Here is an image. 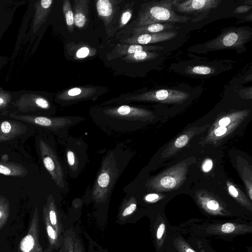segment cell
<instances>
[{
  "label": "cell",
  "instance_id": "cell-41",
  "mask_svg": "<svg viewBox=\"0 0 252 252\" xmlns=\"http://www.w3.org/2000/svg\"><path fill=\"white\" fill-rule=\"evenodd\" d=\"M8 103V99L3 95H0V109L4 108Z\"/></svg>",
  "mask_w": 252,
  "mask_h": 252
},
{
  "label": "cell",
  "instance_id": "cell-9",
  "mask_svg": "<svg viewBox=\"0 0 252 252\" xmlns=\"http://www.w3.org/2000/svg\"><path fill=\"white\" fill-rule=\"evenodd\" d=\"M39 226L37 208H35L27 234L21 240L17 252H50L43 251L39 240Z\"/></svg>",
  "mask_w": 252,
  "mask_h": 252
},
{
  "label": "cell",
  "instance_id": "cell-36",
  "mask_svg": "<svg viewBox=\"0 0 252 252\" xmlns=\"http://www.w3.org/2000/svg\"><path fill=\"white\" fill-rule=\"evenodd\" d=\"M90 49L86 46L80 48L76 52L75 56L78 59H84L90 54Z\"/></svg>",
  "mask_w": 252,
  "mask_h": 252
},
{
  "label": "cell",
  "instance_id": "cell-1",
  "mask_svg": "<svg viewBox=\"0 0 252 252\" xmlns=\"http://www.w3.org/2000/svg\"><path fill=\"white\" fill-rule=\"evenodd\" d=\"M96 116H94L95 123L117 131H130L137 123L152 121L154 114L142 108L121 105L103 109Z\"/></svg>",
  "mask_w": 252,
  "mask_h": 252
},
{
  "label": "cell",
  "instance_id": "cell-33",
  "mask_svg": "<svg viewBox=\"0 0 252 252\" xmlns=\"http://www.w3.org/2000/svg\"><path fill=\"white\" fill-rule=\"evenodd\" d=\"M173 245L177 252H197L181 236H175Z\"/></svg>",
  "mask_w": 252,
  "mask_h": 252
},
{
  "label": "cell",
  "instance_id": "cell-15",
  "mask_svg": "<svg viewBox=\"0 0 252 252\" xmlns=\"http://www.w3.org/2000/svg\"><path fill=\"white\" fill-rule=\"evenodd\" d=\"M177 35V32L175 31L146 33L133 35L125 40L124 42L127 44L147 45L170 40Z\"/></svg>",
  "mask_w": 252,
  "mask_h": 252
},
{
  "label": "cell",
  "instance_id": "cell-24",
  "mask_svg": "<svg viewBox=\"0 0 252 252\" xmlns=\"http://www.w3.org/2000/svg\"><path fill=\"white\" fill-rule=\"evenodd\" d=\"M177 27L172 23L152 24L133 30V35H138L146 33H155L166 31H173Z\"/></svg>",
  "mask_w": 252,
  "mask_h": 252
},
{
  "label": "cell",
  "instance_id": "cell-40",
  "mask_svg": "<svg viewBox=\"0 0 252 252\" xmlns=\"http://www.w3.org/2000/svg\"><path fill=\"white\" fill-rule=\"evenodd\" d=\"M252 8L251 6L242 5L236 8L233 11L235 13H241L248 11Z\"/></svg>",
  "mask_w": 252,
  "mask_h": 252
},
{
  "label": "cell",
  "instance_id": "cell-27",
  "mask_svg": "<svg viewBox=\"0 0 252 252\" xmlns=\"http://www.w3.org/2000/svg\"><path fill=\"white\" fill-rule=\"evenodd\" d=\"M228 191L230 195L235 198L241 205L249 210L252 211V202L249 200L246 195L237 188L229 182H227Z\"/></svg>",
  "mask_w": 252,
  "mask_h": 252
},
{
  "label": "cell",
  "instance_id": "cell-6",
  "mask_svg": "<svg viewBox=\"0 0 252 252\" xmlns=\"http://www.w3.org/2000/svg\"><path fill=\"white\" fill-rule=\"evenodd\" d=\"M189 97V94L183 91L174 89H160L141 94H128L122 97L121 101L130 102H158L169 104H182Z\"/></svg>",
  "mask_w": 252,
  "mask_h": 252
},
{
  "label": "cell",
  "instance_id": "cell-14",
  "mask_svg": "<svg viewBox=\"0 0 252 252\" xmlns=\"http://www.w3.org/2000/svg\"><path fill=\"white\" fill-rule=\"evenodd\" d=\"M220 2V0H178L173 7L180 13L200 12L215 8Z\"/></svg>",
  "mask_w": 252,
  "mask_h": 252
},
{
  "label": "cell",
  "instance_id": "cell-25",
  "mask_svg": "<svg viewBox=\"0 0 252 252\" xmlns=\"http://www.w3.org/2000/svg\"><path fill=\"white\" fill-rule=\"evenodd\" d=\"M0 174L5 176L23 177L27 175L28 171L20 164L0 161Z\"/></svg>",
  "mask_w": 252,
  "mask_h": 252
},
{
  "label": "cell",
  "instance_id": "cell-35",
  "mask_svg": "<svg viewBox=\"0 0 252 252\" xmlns=\"http://www.w3.org/2000/svg\"><path fill=\"white\" fill-rule=\"evenodd\" d=\"M132 12L131 8H127L122 13L120 19L119 28H123L128 22L132 17Z\"/></svg>",
  "mask_w": 252,
  "mask_h": 252
},
{
  "label": "cell",
  "instance_id": "cell-12",
  "mask_svg": "<svg viewBox=\"0 0 252 252\" xmlns=\"http://www.w3.org/2000/svg\"><path fill=\"white\" fill-rule=\"evenodd\" d=\"M96 88L94 87H74L59 94L57 99L63 105H69L79 101L93 99L96 95Z\"/></svg>",
  "mask_w": 252,
  "mask_h": 252
},
{
  "label": "cell",
  "instance_id": "cell-34",
  "mask_svg": "<svg viewBox=\"0 0 252 252\" xmlns=\"http://www.w3.org/2000/svg\"><path fill=\"white\" fill-rule=\"evenodd\" d=\"M215 69L210 66L205 65H197L191 67L189 70L190 73L199 75H207L213 73Z\"/></svg>",
  "mask_w": 252,
  "mask_h": 252
},
{
  "label": "cell",
  "instance_id": "cell-29",
  "mask_svg": "<svg viewBox=\"0 0 252 252\" xmlns=\"http://www.w3.org/2000/svg\"><path fill=\"white\" fill-rule=\"evenodd\" d=\"M75 151L72 148H67L65 150V157L69 170L74 173L79 171L80 168V159Z\"/></svg>",
  "mask_w": 252,
  "mask_h": 252
},
{
  "label": "cell",
  "instance_id": "cell-8",
  "mask_svg": "<svg viewBox=\"0 0 252 252\" xmlns=\"http://www.w3.org/2000/svg\"><path fill=\"white\" fill-rule=\"evenodd\" d=\"M252 32L239 27L228 30L206 44L210 49L218 50L241 47L251 37Z\"/></svg>",
  "mask_w": 252,
  "mask_h": 252
},
{
  "label": "cell",
  "instance_id": "cell-3",
  "mask_svg": "<svg viewBox=\"0 0 252 252\" xmlns=\"http://www.w3.org/2000/svg\"><path fill=\"white\" fill-rule=\"evenodd\" d=\"M120 165L111 152L103 160L92 190L93 198L98 203L104 202L120 176Z\"/></svg>",
  "mask_w": 252,
  "mask_h": 252
},
{
  "label": "cell",
  "instance_id": "cell-28",
  "mask_svg": "<svg viewBox=\"0 0 252 252\" xmlns=\"http://www.w3.org/2000/svg\"><path fill=\"white\" fill-rule=\"evenodd\" d=\"M158 57V54L150 51H141L125 56L122 60L128 62H139L148 61Z\"/></svg>",
  "mask_w": 252,
  "mask_h": 252
},
{
  "label": "cell",
  "instance_id": "cell-20",
  "mask_svg": "<svg viewBox=\"0 0 252 252\" xmlns=\"http://www.w3.org/2000/svg\"><path fill=\"white\" fill-rule=\"evenodd\" d=\"M122 0H98L95 1L97 14L106 25L110 23L116 7Z\"/></svg>",
  "mask_w": 252,
  "mask_h": 252
},
{
  "label": "cell",
  "instance_id": "cell-16",
  "mask_svg": "<svg viewBox=\"0 0 252 252\" xmlns=\"http://www.w3.org/2000/svg\"><path fill=\"white\" fill-rule=\"evenodd\" d=\"M243 121L238 120L228 125L225 124L210 128L209 133L202 139L201 144H215L233 132Z\"/></svg>",
  "mask_w": 252,
  "mask_h": 252
},
{
  "label": "cell",
  "instance_id": "cell-42",
  "mask_svg": "<svg viewBox=\"0 0 252 252\" xmlns=\"http://www.w3.org/2000/svg\"><path fill=\"white\" fill-rule=\"evenodd\" d=\"M8 159V156L7 155H3L1 157V161H4V162H6V161H7Z\"/></svg>",
  "mask_w": 252,
  "mask_h": 252
},
{
  "label": "cell",
  "instance_id": "cell-30",
  "mask_svg": "<svg viewBox=\"0 0 252 252\" xmlns=\"http://www.w3.org/2000/svg\"><path fill=\"white\" fill-rule=\"evenodd\" d=\"M63 11L65 18L68 31L72 33L74 31V19L70 0H64L63 3Z\"/></svg>",
  "mask_w": 252,
  "mask_h": 252
},
{
  "label": "cell",
  "instance_id": "cell-31",
  "mask_svg": "<svg viewBox=\"0 0 252 252\" xmlns=\"http://www.w3.org/2000/svg\"><path fill=\"white\" fill-rule=\"evenodd\" d=\"M73 232L67 230L64 233L63 244L60 252H75L74 241L75 237Z\"/></svg>",
  "mask_w": 252,
  "mask_h": 252
},
{
  "label": "cell",
  "instance_id": "cell-26",
  "mask_svg": "<svg viewBox=\"0 0 252 252\" xmlns=\"http://www.w3.org/2000/svg\"><path fill=\"white\" fill-rule=\"evenodd\" d=\"M137 208V201L135 198L130 197L122 205L118 218L121 221H124L129 218Z\"/></svg>",
  "mask_w": 252,
  "mask_h": 252
},
{
  "label": "cell",
  "instance_id": "cell-43",
  "mask_svg": "<svg viewBox=\"0 0 252 252\" xmlns=\"http://www.w3.org/2000/svg\"><path fill=\"white\" fill-rule=\"evenodd\" d=\"M200 252H206L203 249H200Z\"/></svg>",
  "mask_w": 252,
  "mask_h": 252
},
{
  "label": "cell",
  "instance_id": "cell-4",
  "mask_svg": "<svg viewBox=\"0 0 252 252\" xmlns=\"http://www.w3.org/2000/svg\"><path fill=\"white\" fill-rule=\"evenodd\" d=\"M10 117L32 125L49 129L60 138L64 139L68 134V130L72 126L84 120L79 116L51 117L32 115H16L10 114Z\"/></svg>",
  "mask_w": 252,
  "mask_h": 252
},
{
  "label": "cell",
  "instance_id": "cell-32",
  "mask_svg": "<svg viewBox=\"0 0 252 252\" xmlns=\"http://www.w3.org/2000/svg\"><path fill=\"white\" fill-rule=\"evenodd\" d=\"M9 214V202L4 196L0 195V230L5 225Z\"/></svg>",
  "mask_w": 252,
  "mask_h": 252
},
{
  "label": "cell",
  "instance_id": "cell-5",
  "mask_svg": "<svg viewBox=\"0 0 252 252\" xmlns=\"http://www.w3.org/2000/svg\"><path fill=\"white\" fill-rule=\"evenodd\" d=\"M184 160L150 179L147 188L158 192L177 189L186 179L189 162Z\"/></svg>",
  "mask_w": 252,
  "mask_h": 252
},
{
  "label": "cell",
  "instance_id": "cell-22",
  "mask_svg": "<svg viewBox=\"0 0 252 252\" xmlns=\"http://www.w3.org/2000/svg\"><path fill=\"white\" fill-rule=\"evenodd\" d=\"M90 0H74L73 14L74 25L81 29L85 27L88 19V10Z\"/></svg>",
  "mask_w": 252,
  "mask_h": 252
},
{
  "label": "cell",
  "instance_id": "cell-10",
  "mask_svg": "<svg viewBox=\"0 0 252 252\" xmlns=\"http://www.w3.org/2000/svg\"><path fill=\"white\" fill-rule=\"evenodd\" d=\"M211 123L199 126L190 127L173 140L163 151L161 158H166L175 155L181 148H183L194 136L203 132L210 126Z\"/></svg>",
  "mask_w": 252,
  "mask_h": 252
},
{
  "label": "cell",
  "instance_id": "cell-19",
  "mask_svg": "<svg viewBox=\"0 0 252 252\" xmlns=\"http://www.w3.org/2000/svg\"><path fill=\"white\" fill-rule=\"evenodd\" d=\"M42 213L43 219L49 242V247L47 250L50 252H52L53 250H57L61 247L63 244V237H61L57 233L52 225L49 219L45 204L43 206Z\"/></svg>",
  "mask_w": 252,
  "mask_h": 252
},
{
  "label": "cell",
  "instance_id": "cell-39",
  "mask_svg": "<svg viewBox=\"0 0 252 252\" xmlns=\"http://www.w3.org/2000/svg\"><path fill=\"white\" fill-rule=\"evenodd\" d=\"M74 251L75 252H85L80 240L77 238L75 239Z\"/></svg>",
  "mask_w": 252,
  "mask_h": 252
},
{
  "label": "cell",
  "instance_id": "cell-2",
  "mask_svg": "<svg viewBox=\"0 0 252 252\" xmlns=\"http://www.w3.org/2000/svg\"><path fill=\"white\" fill-rule=\"evenodd\" d=\"M177 1H152L144 3L139 12L135 28L155 23H187L190 17L179 15L173 9Z\"/></svg>",
  "mask_w": 252,
  "mask_h": 252
},
{
  "label": "cell",
  "instance_id": "cell-21",
  "mask_svg": "<svg viewBox=\"0 0 252 252\" xmlns=\"http://www.w3.org/2000/svg\"><path fill=\"white\" fill-rule=\"evenodd\" d=\"M45 205L47 208L50 221L57 233L62 237H63L64 229L59 212L57 209L55 200L52 195L47 199Z\"/></svg>",
  "mask_w": 252,
  "mask_h": 252
},
{
  "label": "cell",
  "instance_id": "cell-23",
  "mask_svg": "<svg viewBox=\"0 0 252 252\" xmlns=\"http://www.w3.org/2000/svg\"><path fill=\"white\" fill-rule=\"evenodd\" d=\"M154 239L158 252H161L167 238V224L165 219L159 215L154 224Z\"/></svg>",
  "mask_w": 252,
  "mask_h": 252
},
{
  "label": "cell",
  "instance_id": "cell-18",
  "mask_svg": "<svg viewBox=\"0 0 252 252\" xmlns=\"http://www.w3.org/2000/svg\"><path fill=\"white\" fill-rule=\"evenodd\" d=\"M163 47L158 46H153L139 44H118L111 53L115 57H119L141 51H151L163 49Z\"/></svg>",
  "mask_w": 252,
  "mask_h": 252
},
{
  "label": "cell",
  "instance_id": "cell-13",
  "mask_svg": "<svg viewBox=\"0 0 252 252\" xmlns=\"http://www.w3.org/2000/svg\"><path fill=\"white\" fill-rule=\"evenodd\" d=\"M198 204L204 212L213 216H228L230 212L227 211L216 198L208 193L201 191L196 195Z\"/></svg>",
  "mask_w": 252,
  "mask_h": 252
},
{
  "label": "cell",
  "instance_id": "cell-7",
  "mask_svg": "<svg viewBox=\"0 0 252 252\" xmlns=\"http://www.w3.org/2000/svg\"><path fill=\"white\" fill-rule=\"evenodd\" d=\"M39 148L44 166L54 182L60 189H67L66 178L55 151L42 140L39 141Z\"/></svg>",
  "mask_w": 252,
  "mask_h": 252
},
{
  "label": "cell",
  "instance_id": "cell-11",
  "mask_svg": "<svg viewBox=\"0 0 252 252\" xmlns=\"http://www.w3.org/2000/svg\"><path fill=\"white\" fill-rule=\"evenodd\" d=\"M206 232L220 236H235L252 232L251 225L235 222L211 224L205 228Z\"/></svg>",
  "mask_w": 252,
  "mask_h": 252
},
{
  "label": "cell",
  "instance_id": "cell-38",
  "mask_svg": "<svg viewBox=\"0 0 252 252\" xmlns=\"http://www.w3.org/2000/svg\"><path fill=\"white\" fill-rule=\"evenodd\" d=\"M213 166V161L210 158L206 159L202 165V169L204 172L209 171Z\"/></svg>",
  "mask_w": 252,
  "mask_h": 252
},
{
  "label": "cell",
  "instance_id": "cell-37",
  "mask_svg": "<svg viewBox=\"0 0 252 252\" xmlns=\"http://www.w3.org/2000/svg\"><path fill=\"white\" fill-rule=\"evenodd\" d=\"M161 198V196L157 193H150L146 195L144 197V200L147 202L154 203Z\"/></svg>",
  "mask_w": 252,
  "mask_h": 252
},
{
  "label": "cell",
  "instance_id": "cell-17",
  "mask_svg": "<svg viewBox=\"0 0 252 252\" xmlns=\"http://www.w3.org/2000/svg\"><path fill=\"white\" fill-rule=\"evenodd\" d=\"M27 130L22 123L12 121L0 122V142L12 140Z\"/></svg>",
  "mask_w": 252,
  "mask_h": 252
}]
</instances>
